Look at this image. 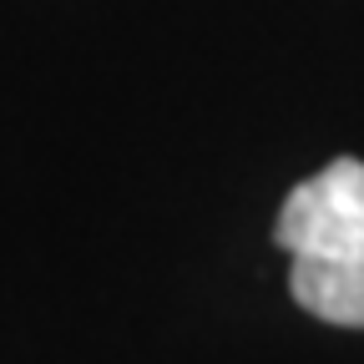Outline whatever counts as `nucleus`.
I'll use <instances>...</instances> for the list:
<instances>
[{
    "label": "nucleus",
    "mask_w": 364,
    "mask_h": 364,
    "mask_svg": "<svg viewBox=\"0 0 364 364\" xmlns=\"http://www.w3.org/2000/svg\"><path fill=\"white\" fill-rule=\"evenodd\" d=\"M273 243L289 263V294L304 314L364 329V162L334 157L284 198Z\"/></svg>",
    "instance_id": "obj_1"
}]
</instances>
